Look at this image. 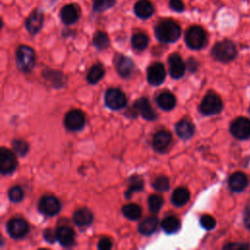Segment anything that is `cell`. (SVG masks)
Listing matches in <instances>:
<instances>
[{
  "label": "cell",
  "mask_w": 250,
  "mask_h": 250,
  "mask_svg": "<svg viewBox=\"0 0 250 250\" xmlns=\"http://www.w3.org/2000/svg\"><path fill=\"white\" fill-rule=\"evenodd\" d=\"M181 26L172 20L161 21L154 28L155 37L163 43L176 42L181 36Z\"/></svg>",
  "instance_id": "cell-1"
},
{
  "label": "cell",
  "mask_w": 250,
  "mask_h": 250,
  "mask_svg": "<svg viewBox=\"0 0 250 250\" xmlns=\"http://www.w3.org/2000/svg\"><path fill=\"white\" fill-rule=\"evenodd\" d=\"M211 53L217 61L222 62H229L236 57L237 50L232 41L229 39H224L217 42L213 46Z\"/></svg>",
  "instance_id": "cell-2"
},
{
  "label": "cell",
  "mask_w": 250,
  "mask_h": 250,
  "mask_svg": "<svg viewBox=\"0 0 250 250\" xmlns=\"http://www.w3.org/2000/svg\"><path fill=\"white\" fill-rule=\"evenodd\" d=\"M185 41L190 49L199 50L203 48L207 42L206 31L199 25H192L187 29Z\"/></svg>",
  "instance_id": "cell-3"
},
{
  "label": "cell",
  "mask_w": 250,
  "mask_h": 250,
  "mask_svg": "<svg viewBox=\"0 0 250 250\" xmlns=\"http://www.w3.org/2000/svg\"><path fill=\"white\" fill-rule=\"evenodd\" d=\"M16 62L18 67L23 71L28 72L30 71L35 63V54L34 51L26 46L21 45L16 51Z\"/></svg>",
  "instance_id": "cell-4"
},
{
  "label": "cell",
  "mask_w": 250,
  "mask_h": 250,
  "mask_svg": "<svg viewBox=\"0 0 250 250\" xmlns=\"http://www.w3.org/2000/svg\"><path fill=\"white\" fill-rule=\"evenodd\" d=\"M223 102L221 98L215 93H208L205 95L199 105V110L204 115H215L222 111Z\"/></svg>",
  "instance_id": "cell-5"
},
{
  "label": "cell",
  "mask_w": 250,
  "mask_h": 250,
  "mask_svg": "<svg viewBox=\"0 0 250 250\" xmlns=\"http://www.w3.org/2000/svg\"><path fill=\"white\" fill-rule=\"evenodd\" d=\"M104 102L110 109L119 110L126 105L127 98L120 89L109 88L104 94Z\"/></svg>",
  "instance_id": "cell-6"
},
{
  "label": "cell",
  "mask_w": 250,
  "mask_h": 250,
  "mask_svg": "<svg viewBox=\"0 0 250 250\" xmlns=\"http://www.w3.org/2000/svg\"><path fill=\"white\" fill-rule=\"evenodd\" d=\"M230 134L238 140L250 138V119L240 116L235 118L229 126Z\"/></svg>",
  "instance_id": "cell-7"
},
{
  "label": "cell",
  "mask_w": 250,
  "mask_h": 250,
  "mask_svg": "<svg viewBox=\"0 0 250 250\" xmlns=\"http://www.w3.org/2000/svg\"><path fill=\"white\" fill-rule=\"evenodd\" d=\"M18 161L13 151L6 147L0 149V171L2 174H11L17 168Z\"/></svg>",
  "instance_id": "cell-8"
},
{
  "label": "cell",
  "mask_w": 250,
  "mask_h": 250,
  "mask_svg": "<svg viewBox=\"0 0 250 250\" xmlns=\"http://www.w3.org/2000/svg\"><path fill=\"white\" fill-rule=\"evenodd\" d=\"M63 123L68 130L78 131L85 124V115L80 109H71L65 114Z\"/></svg>",
  "instance_id": "cell-9"
},
{
  "label": "cell",
  "mask_w": 250,
  "mask_h": 250,
  "mask_svg": "<svg viewBox=\"0 0 250 250\" xmlns=\"http://www.w3.org/2000/svg\"><path fill=\"white\" fill-rule=\"evenodd\" d=\"M38 209L46 216H55L61 210V203L57 197L53 195H45L40 199Z\"/></svg>",
  "instance_id": "cell-10"
},
{
  "label": "cell",
  "mask_w": 250,
  "mask_h": 250,
  "mask_svg": "<svg viewBox=\"0 0 250 250\" xmlns=\"http://www.w3.org/2000/svg\"><path fill=\"white\" fill-rule=\"evenodd\" d=\"M29 230L28 224L20 218H13L7 223V231L13 238H21Z\"/></svg>",
  "instance_id": "cell-11"
},
{
  "label": "cell",
  "mask_w": 250,
  "mask_h": 250,
  "mask_svg": "<svg viewBox=\"0 0 250 250\" xmlns=\"http://www.w3.org/2000/svg\"><path fill=\"white\" fill-rule=\"evenodd\" d=\"M168 64H169L170 75L173 78L179 79L185 74L186 64L179 54L175 53L170 55L168 58Z\"/></svg>",
  "instance_id": "cell-12"
},
{
  "label": "cell",
  "mask_w": 250,
  "mask_h": 250,
  "mask_svg": "<svg viewBox=\"0 0 250 250\" xmlns=\"http://www.w3.org/2000/svg\"><path fill=\"white\" fill-rule=\"evenodd\" d=\"M147 81L149 84L153 86L160 85L166 76V71L164 68V65L160 62L152 63L147 68Z\"/></svg>",
  "instance_id": "cell-13"
},
{
  "label": "cell",
  "mask_w": 250,
  "mask_h": 250,
  "mask_svg": "<svg viewBox=\"0 0 250 250\" xmlns=\"http://www.w3.org/2000/svg\"><path fill=\"white\" fill-rule=\"evenodd\" d=\"M114 65L120 76L126 78L129 77L134 69L133 61L123 55H116L114 59Z\"/></svg>",
  "instance_id": "cell-14"
},
{
  "label": "cell",
  "mask_w": 250,
  "mask_h": 250,
  "mask_svg": "<svg viewBox=\"0 0 250 250\" xmlns=\"http://www.w3.org/2000/svg\"><path fill=\"white\" fill-rule=\"evenodd\" d=\"M44 15L39 9L34 10L25 20V27L30 34H36L42 27Z\"/></svg>",
  "instance_id": "cell-15"
},
{
  "label": "cell",
  "mask_w": 250,
  "mask_h": 250,
  "mask_svg": "<svg viewBox=\"0 0 250 250\" xmlns=\"http://www.w3.org/2000/svg\"><path fill=\"white\" fill-rule=\"evenodd\" d=\"M134 110L146 120H154L156 118V113L146 98L138 99L134 104Z\"/></svg>",
  "instance_id": "cell-16"
},
{
  "label": "cell",
  "mask_w": 250,
  "mask_h": 250,
  "mask_svg": "<svg viewBox=\"0 0 250 250\" xmlns=\"http://www.w3.org/2000/svg\"><path fill=\"white\" fill-rule=\"evenodd\" d=\"M79 9L75 4L64 5L60 12V17L64 24H72L79 19Z\"/></svg>",
  "instance_id": "cell-17"
},
{
  "label": "cell",
  "mask_w": 250,
  "mask_h": 250,
  "mask_svg": "<svg viewBox=\"0 0 250 250\" xmlns=\"http://www.w3.org/2000/svg\"><path fill=\"white\" fill-rule=\"evenodd\" d=\"M172 136L168 131L161 130L158 131L152 139V146L153 148L157 151H164L168 146L171 144Z\"/></svg>",
  "instance_id": "cell-18"
},
{
  "label": "cell",
  "mask_w": 250,
  "mask_h": 250,
  "mask_svg": "<svg viewBox=\"0 0 250 250\" xmlns=\"http://www.w3.org/2000/svg\"><path fill=\"white\" fill-rule=\"evenodd\" d=\"M247 185H248V179L246 175L242 172H235L229 179V188L234 192H239L244 190Z\"/></svg>",
  "instance_id": "cell-19"
},
{
  "label": "cell",
  "mask_w": 250,
  "mask_h": 250,
  "mask_svg": "<svg viewBox=\"0 0 250 250\" xmlns=\"http://www.w3.org/2000/svg\"><path fill=\"white\" fill-rule=\"evenodd\" d=\"M134 12L140 19L146 20L150 18L154 13V8L148 0H139L134 6Z\"/></svg>",
  "instance_id": "cell-20"
},
{
  "label": "cell",
  "mask_w": 250,
  "mask_h": 250,
  "mask_svg": "<svg viewBox=\"0 0 250 250\" xmlns=\"http://www.w3.org/2000/svg\"><path fill=\"white\" fill-rule=\"evenodd\" d=\"M57 240L64 247H69L73 244L75 238L74 230L69 227H60L57 230Z\"/></svg>",
  "instance_id": "cell-21"
},
{
  "label": "cell",
  "mask_w": 250,
  "mask_h": 250,
  "mask_svg": "<svg viewBox=\"0 0 250 250\" xmlns=\"http://www.w3.org/2000/svg\"><path fill=\"white\" fill-rule=\"evenodd\" d=\"M156 103L161 109L171 110L176 105V98L171 92L164 91L157 96Z\"/></svg>",
  "instance_id": "cell-22"
},
{
  "label": "cell",
  "mask_w": 250,
  "mask_h": 250,
  "mask_svg": "<svg viewBox=\"0 0 250 250\" xmlns=\"http://www.w3.org/2000/svg\"><path fill=\"white\" fill-rule=\"evenodd\" d=\"M93 214L88 208H80L73 215V222L79 227H86L93 222Z\"/></svg>",
  "instance_id": "cell-23"
},
{
  "label": "cell",
  "mask_w": 250,
  "mask_h": 250,
  "mask_svg": "<svg viewBox=\"0 0 250 250\" xmlns=\"http://www.w3.org/2000/svg\"><path fill=\"white\" fill-rule=\"evenodd\" d=\"M176 133L180 138L188 140L192 137L194 133V126L190 121L187 119H182L176 125Z\"/></svg>",
  "instance_id": "cell-24"
},
{
  "label": "cell",
  "mask_w": 250,
  "mask_h": 250,
  "mask_svg": "<svg viewBox=\"0 0 250 250\" xmlns=\"http://www.w3.org/2000/svg\"><path fill=\"white\" fill-rule=\"evenodd\" d=\"M157 226L158 220L156 217H147L140 223L139 231L144 235H150L156 230Z\"/></svg>",
  "instance_id": "cell-25"
},
{
  "label": "cell",
  "mask_w": 250,
  "mask_h": 250,
  "mask_svg": "<svg viewBox=\"0 0 250 250\" xmlns=\"http://www.w3.org/2000/svg\"><path fill=\"white\" fill-rule=\"evenodd\" d=\"M189 195L188 189L181 187L173 191L171 201L176 206H183L189 200Z\"/></svg>",
  "instance_id": "cell-26"
},
{
  "label": "cell",
  "mask_w": 250,
  "mask_h": 250,
  "mask_svg": "<svg viewBox=\"0 0 250 250\" xmlns=\"http://www.w3.org/2000/svg\"><path fill=\"white\" fill-rule=\"evenodd\" d=\"M161 227L163 229V230L166 233H175L177 232L180 228H181V223L179 221V219L175 216H168L166 217L162 223H161Z\"/></svg>",
  "instance_id": "cell-27"
},
{
  "label": "cell",
  "mask_w": 250,
  "mask_h": 250,
  "mask_svg": "<svg viewBox=\"0 0 250 250\" xmlns=\"http://www.w3.org/2000/svg\"><path fill=\"white\" fill-rule=\"evenodd\" d=\"M122 213L127 219L135 221V220H138L141 218L142 208L135 203H130V204H126L122 207Z\"/></svg>",
  "instance_id": "cell-28"
},
{
  "label": "cell",
  "mask_w": 250,
  "mask_h": 250,
  "mask_svg": "<svg viewBox=\"0 0 250 250\" xmlns=\"http://www.w3.org/2000/svg\"><path fill=\"white\" fill-rule=\"evenodd\" d=\"M131 44L135 50L143 51L148 45V37L146 33L143 32L135 33L131 38Z\"/></svg>",
  "instance_id": "cell-29"
},
{
  "label": "cell",
  "mask_w": 250,
  "mask_h": 250,
  "mask_svg": "<svg viewBox=\"0 0 250 250\" xmlns=\"http://www.w3.org/2000/svg\"><path fill=\"white\" fill-rule=\"evenodd\" d=\"M104 74V69L101 64H94L91 66L87 73V80L91 84L98 83Z\"/></svg>",
  "instance_id": "cell-30"
},
{
  "label": "cell",
  "mask_w": 250,
  "mask_h": 250,
  "mask_svg": "<svg viewBox=\"0 0 250 250\" xmlns=\"http://www.w3.org/2000/svg\"><path fill=\"white\" fill-rule=\"evenodd\" d=\"M144 188V182H143V179L138 176V175H134L130 178V181H129V187H128V189L127 191L125 192V195L127 198H129L134 192L136 191H140L142 190Z\"/></svg>",
  "instance_id": "cell-31"
},
{
  "label": "cell",
  "mask_w": 250,
  "mask_h": 250,
  "mask_svg": "<svg viewBox=\"0 0 250 250\" xmlns=\"http://www.w3.org/2000/svg\"><path fill=\"white\" fill-rule=\"evenodd\" d=\"M93 44L98 50H104L109 46V38L104 31H97L93 37Z\"/></svg>",
  "instance_id": "cell-32"
},
{
  "label": "cell",
  "mask_w": 250,
  "mask_h": 250,
  "mask_svg": "<svg viewBox=\"0 0 250 250\" xmlns=\"http://www.w3.org/2000/svg\"><path fill=\"white\" fill-rule=\"evenodd\" d=\"M147 203H148V208L152 213H157L160 208L162 207L164 200L162 198L161 195L158 194H151L148 199H147Z\"/></svg>",
  "instance_id": "cell-33"
},
{
  "label": "cell",
  "mask_w": 250,
  "mask_h": 250,
  "mask_svg": "<svg viewBox=\"0 0 250 250\" xmlns=\"http://www.w3.org/2000/svg\"><path fill=\"white\" fill-rule=\"evenodd\" d=\"M115 3L116 0H93V10L97 13H103L113 7Z\"/></svg>",
  "instance_id": "cell-34"
},
{
  "label": "cell",
  "mask_w": 250,
  "mask_h": 250,
  "mask_svg": "<svg viewBox=\"0 0 250 250\" xmlns=\"http://www.w3.org/2000/svg\"><path fill=\"white\" fill-rule=\"evenodd\" d=\"M12 148L17 155L24 156L28 151V145L22 140H15L12 143Z\"/></svg>",
  "instance_id": "cell-35"
},
{
  "label": "cell",
  "mask_w": 250,
  "mask_h": 250,
  "mask_svg": "<svg viewBox=\"0 0 250 250\" xmlns=\"http://www.w3.org/2000/svg\"><path fill=\"white\" fill-rule=\"evenodd\" d=\"M152 187L158 191H166L170 188L169 179L166 176H159L153 181Z\"/></svg>",
  "instance_id": "cell-36"
},
{
  "label": "cell",
  "mask_w": 250,
  "mask_h": 250,
  "mask_svg": "<svg viewBox=\"0 0 250 250\" xmlns=\"http://www.w3.org/2000/svg\"><path fill=\"white\" fill-rule=\"evenodd\" d=\"M8 196L13 202H20L23 198V190L20 186H14L9 189Z\"/></svg>",
  "instance_id": "cell-37"
},
{
  "label": "cell",
  "mask_w": 250,
  "mask_h": 250,
  "mask_svg": "<svg viewBox=\"0 0 250 250\" xmlns=\"http://www.w3.org/2000/svg\"><path fill=\"white\" fill-rule=\"evenodd\" d=\"M200 225L205 229H212L216 226V220L210 215H203L200 218Z\"/></svg>",
  "instance_id": "cell-38"
},
{
  "label": "cell",
  "mask_w": 250,
  "mask_h": 250,
  "mask_svg": "<svg viewBox=\"0 0 250 250\" xmlns=\"http://www.w3.org/2000/svg\"><path fill=\"white\" fill-rule=\"evenodd\" d=\"M169 6L172 10H174L177 13H181L185 10V5L182 0H170Z\"/></svg>",
  "instance_id": "cell-39"
},
{
  "label": "cell",
  "mask_w": 250,
  "mask_h": 250,
  "mask_svg": "<svg viewBox=\"0 0 250 250\" xmlns=\"http://www.w3.org/2000/svg\"><path fill=\"white\" fill-rule=\"evenodd\" d=\"M112 246V242L108 237H103L98 243V248L100 250H108Z\"/></svg>",
  "instance_id": "cell-40"
},
{
  "label": "cell",
  "mask_w": 250,
  "mask_h": 250,
  "mask_svg": "<svg viewBox=\"0 0 250 250\" xmlns=\"http://www.w3.org/2000/svg\"><path fill=\"white\" fill-rule=\"evenodd\" d=\"M225 249H238V250H245L249 248V245L247 243H243V242H239V243H229L227 245L224 246Z\"/></svg>",
  "instance_id": "cell-41"
},
{
  "label": "cell",
  "mask_w": 250,
  "mask_h": 250,
  "mask_svg": "<svg viewBox=\"0 0 250 250\" xmlns=\"http://www.w3.org/2000/svg\"><path fill=\"white\" fill-rule=\"evenodd\" d=\"M43 235H44L45 240H47L50 243H53L55 240H57V233L51 229H45L43 232Z\"/></svg>",
  "instance_id": "cell-42"
},
{
  "label": "cell",
  "mask_w": 250,
  "mask_h": 250,
  "mask_svg": "<svg viewBox=\"0 0 250 250\" xmlns=\"http://www.w3.org/2000/svg\"><path fill=\"white\" fill-rule=\"evenodd\" d=\"M244 225L247 229H250V210H247L244 215Z\"/></svg>",
  "instance_id": "cell-43"
},
{
  "label": "cell",
  "mask_w": 250,
  "mask_h": 250,
  "mask_svg": "<svg viewBox=\"0 0 250 250\" xmlns=\"http://www.w3.org/2000/svg\"><path fill=\"white\" fill-rule=\"evenodd\" d=\"M249 112H250V107H249Z\"/></svg>",
  "instance_id": "cell-44"
}]
</instances>
